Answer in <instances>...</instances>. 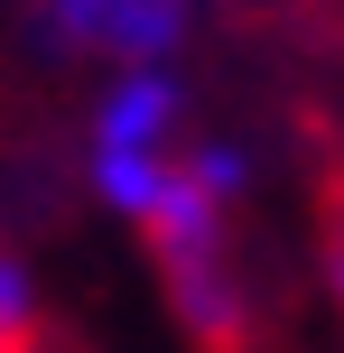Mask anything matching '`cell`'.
Returning a JSON list of instances; mask_svg holds the SVG:
<instances>
[{
    "label": "cell",
    "mask_w": 344,
    "mask_h": 353,
    "mask_svg": "<svg viewBox=\"0 0 344 353\" xmlns=\"http://www.w3.org/2000/svg\"><path fill=\"white\" fill-rule=\"evenodd\" d=\"M316 261H326V288H335V307H344V168L316 186Z\"/></svg>",
    "instance_id": "obj_3"
},
{
    "label": "cell",
    "mask_w": 344,
    "mask_h": 353,
    "mask_svg": "<svg viewBox=\"0 0 344 353\" xmlns=\"http://www.w3.org/2000/svg\"><path fill=\"white\" fill-rule=\"evenodd\" d=\"M177 19H186V0H56V28L65 37H84V47H130V56L168 47Z\"/></svg>",
    "instance_id": "obj_1"
},
{
    "label": "cell",
    "mask_w": 344,
    "mask_h": 353,
    "mask_svg": "<svg viewBox=\"0 0 344 353\" xmlns=\"http://www.w3.org/2000/svg\"><path fill=\"white\" fill-rule=\"evenodd\" d=\"M37 344V288L19 261H0V353H28Z\"/></svg>",
    "instance_id": "obj_2"
}]
</instances>
